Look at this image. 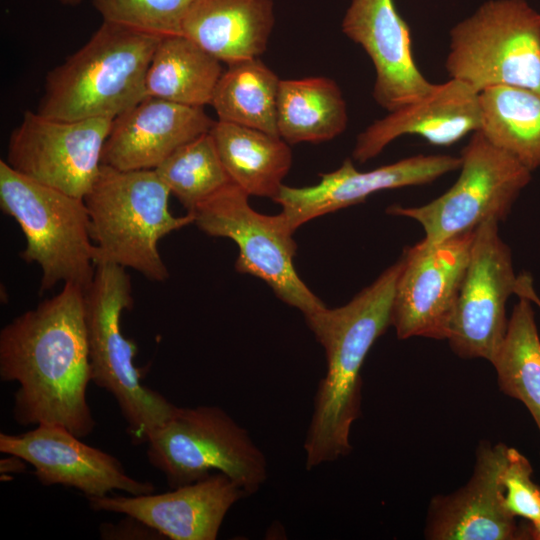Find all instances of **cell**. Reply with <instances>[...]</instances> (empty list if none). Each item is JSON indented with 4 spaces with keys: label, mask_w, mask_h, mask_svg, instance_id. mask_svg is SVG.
Wrapping results in <instances>:
<instances>
[{
    "label": "cell",
    "mask_w": 540,
    "mask_h": 540,
    "mask_svg": "<svg viewBox=\"0 0 540 540\" xmlns=\"http://www.w3.org/2000/svg\"><path fill=\"white\" fill-rule=\"evenodd\" d=\"M170 190L155 169L120 170L101 165L85 195L95 263L130 268L154 282H164L168 269L158 249L169 233L192 224L187 212L174 216Z\"/></svg>",
    "instance_id": "4"
},
{
    "label": "cell",
    "mask_w": 540,
    "mask_h": 540,
    "mask_svg": "<svg viewBox=\"0 0 540 540\" xmlns=\"http://www.w3.org/2000/svg\"><path fill=\"white\" fill-rule=\"evenodd\" d=\"M473 235L471 231L405 250L391 311V326L399 339L447 340Z\"/></svg>",
    "instance_id": "13"
},
{
    "label": "cell",
    "mask_w": 540,
    "mask_h": 540,
    "mask_svg": "<svg viewBox=\"0 0 540 540\" xmlns=\"http://www.w3.org/2000/svg\"><path fill=\"white\" fill-rule=\"evenodd\" d=\"M479 95L482 109L479 131L530 171L540 168V93L521 87L495 86Z\"/></svg>",
    "instance_id": "25"
},
{
    "label": "cell",
    "mask_w": 540,
    "mask_h": 540,
    "mask_svg": "<svg viewBox=\"0 0 540 540\" xmlns=\"http://www.w3.org/2000/svg\"><path fill=\"white\" fill-rule=\"evenodd\" d=\"M6 455H8V457H4L0 460L1 474L21 473L25 471L27 463L25 460L16 455Z\"/></svg>",
    "instance_id": "33"
},
{
    "label": "cell",
    "mask_w": 540,
    "mask_h": 540,
    "mask_svg": "<svg viewBox=\"0 0 540 540\" xmlns=\"http://www.w3.org/2000/svg\"><path fill=\"white\" fill-rule=\"evenodd\" d=\"M507 446L481 442L469 481L432 498L424 535L430 540H517L518 525L503 502Z\"/></svg>",
    "instance_id": "18"
},
{
    "label": "cell",
    "mask_w": 540,
    "mask_h": 540,
    "mask_svg": "<svg viewBox=\"0 0 540 540\" xmlns=\"http://www.w3.org/2000/svg\"><path fill=\"white\" fill-rule=\"evenodd\" d=\"M347 124V105L333 79L314 76L280 80L277 130L287 143L329 141L342 134Z\"/></svg>",
    "instance_id": "23"
},
{
    "label": "cell",
    "mask_w": 540,
    "mask_h": 540,
    "mask_svg": "<svg viewBox=\"0 0 540 540\" xmlns=\"http://www.w3.org/2000/svg\"><path fill=\"white\" fill-rule=\"evenodd\" d=\"M460 164V156L419 154L362 172L347 158L335 171L320 174L316 185L283 184L274 201L295 231L317 217L362 203L378 191L432 183L458 170Z\"/></svg>",
    "instance_id": "15"
},
{
    "label": "cell",
    "mask_w": 540,
    "mask_h": 540,
    "mask_svg": "<svg viewBox=\"0 0 540 540\" xmlns=\"http://www.w3.org/2000/svg\"><path fill=\"white\" fill-rule=\"evenodd\" d=\"M445 69L476 92L514 86L540 93V13L525 0H489L450 30Z\"/></svg>",
    "instance_id": "7"
},
{
    "label": "cell",
    "mask_w": 540,
    "mask_h": 540,
    "mask_svg": "<svg viewBox=\"0 0 540 540\" xmlns=\"http://www.w3.org/2000/svg\"><path fill=\"white\" fill-rule=\"evenodd\" d=\"M160 38L103 22L46 76L37 113L65 121L114 119L147 96L146 74Z\"/></svg>",
    "instance_id": "3"
},
{
    "label": "cell",
    "mask_w": 540,
    "mask_h": 540,
    "mask_svg": "<svg viewBox=\"0 0 540 540\" xmlns=\"http://www.w3.org/2000/svg\"><path fill=\"white\" fill-rule=\"evenodd\" d=\"M193 0H92L103 22L166 38L182 35V25Z\"/></svg>",
    "instance_id": "29"
},
{
    "label": "cell",
    "mask_w": 540,
    "mask_h": 540,
    "mask_svg": "<svg viewBox=\"0 0 540 540\" xmlns=\"http://www.w3.org/2000/svg\"><path fill=\"white\" fill-rule=\"evenodd\" d=\"M0 208L26 240L20 257L41 269L40 292L74 283L84 290L96 269L90 217L83 198L35 181L0 160Z\"/></svg>",
    "instance_id": "6"
},
{
    "label": "cell",
    "mask_w": 540,
    "mask_h": 540,
    "mask_svg": "<svg viewBox=\"0 0 540 540\" xmlns=\"http://www.w3.org/2000/svg\"><path fill=\"white\" fill-rule=\"evenodd\" d=\"M246 491L232 478L214 472L161 494L88 497L95 511L125 514L172 540H215L230 508Z\"/></svg>",
    "instance_id": "16"
},
{
    "label": "cell",
    "mask_w": 540,
    "mask_h": 540,
    "mask_svg": "<svg viewBox=\"0 0 540 540\" xmlns=\"http://www.w3.org/2000/svg\"><path fill=\"white\" fill-rule=\"evenodd\" d=\"M341 29L371 59L376 74L372 96L388 112L421 99L435 87L415 62L409 26L393 0H352Z\"/></svg>",
    "instance_id": "17"
},
{
    "label": "cell",
    "mask_w": 540,
    "mask_h": 540,
    "mask_svg": "<svg viewBox=\"0 0 540 540\" xmlns=\"http://www.w3.org/2000/svg\"><path fill=\"white\" fill-rule=\"evenodd\" d=\"M82 0H59L63 5L75 6L78 5Z\"/></svg>",
    "instance_id": "35"
},
{
    "label": "cell",
    "mask_w": 540,
    "mask_h": 540,
    "mask_svg": "<svg viewBox=\"0 0 540 540\" xmlns=\"http://www.w3.org/2000/svg\"><path fill=\"white\" fill-rule=\"evenodd\" d=\"M460 160V174L445 193L421 206L390 205L386 210L418 222L423 246L474 231L491 219L505 220L531 180L532 171L479 130L471 134Z\"/></svg>",
    "instance_id": "9"
},
{
    "label": "cell",
    "mask_w": 540,
    "mask_h": 540,
    "mask_svg": "<svg viewBox=\"0 0 540 540\" xmlns=\"http://www.w3.org/2000/svg\"><path fill=\"white\" fill-rule=\"evenodd\" d=\"M203 108L146 97L113 119L102 164L120 170L157 168L179 147L210 132L215 121Z\"/></svg>",
    "instance_id": "20"
},
{
    "label": "cell",
    "mask_w": 540,
    "mask_h": 540,
    "mask_svg": "<svg viewBox=\"0 0 540 540\" xmlns=\"http://www.w3.org/2000/svg\"><path fill=\"white\" fill-rule=\"evenodd\" d=\"M480 95L466 83L450 78L435 84L421 99L375 120L356 139L352 158L364 163L403 135H417L436 146L452 145L481 128Z\"/></svg>",
    "instance_id": "19"
},
{
    "label": "cell",
    "mask_w": 540,
    "mask_h": 540,
    "mask_svg": "<svg viewBox=\"0 0 540 540\" xmlns=\"http://www.w3.org/2000/svg\"><path fill=\"white\" fill-rule=\"evenodd\" d=\"M103 539H163L164 537L155 529L137 520L127 518L117 524H102L99 527Z\"/></svg>",
    "instance_id": "31"
},
{
    "label": "cell",
    "mask_w": 540,
    "mask_h": 540,
    "mask_svg": "<svg viewBox=\"0 0 540 540\" xmlns=\"http://www.w3.org/2000/svg\"><path fill=\"white\" fill-rule=\"evenodd\" d=\"M133 305L126 269L112 263L96 264L94 277L84 290L92 381L114 397L132 441L144 443L178 407L141 382V372L134 364L136 343L121 330L122 313Z\"/></svg>",
    "instance_id": "5"
},
{
    "label": "cell",
    "mask_w": 540,
    "mask_h": 540,
    "mask_svg": "<svg viewBox=\"0 0 540 540\" xmlns=\"http://www.w3.org/2000/svg\"><path fill=\"white\" fill-rule=\"evenodd\" d=\"M518 297L491 364L501 391L524 404L540 432V337L532 302Z\"/></svg>",
    "instance_id": "27"
},
{
    "label": "cell",
    "mask_w": 540,
    "mask_h": 540,
    "mask_svg": "<svg viewBox=\"0 0 540 540\" xmlns=\"http://www.w3.org/2000/svg\"><path fill=\"white\" fill-rule=\"evenodd\" d=\"M274 22L272 0H193L182 35L228 65L263 54Z\"/></svg>",
    "instance_id": "21"
},
{
    "label": "cell",
    "mask_w": 540,
    "mask_h": 540,
    "mask_svg": "<svg viewBox=\"0 0 540 540\" xmlns=\"http://www.w3.org/2000/svg\"><path fill=\"white\" fill-rule=\"evenodd\" d=\"M0 379L17 382L13 417L22 426L57 424L77 437L96 422L87 402L92 381L84 289L63 284L56 295L0 331Z\"/></svg>",
    "instance_id": "1"
},
{
    "label": "cell",
    "mask_w": 540,
    "mask_h": 540,
    "mask_svg": "<svg viewBox=\"0 0 540 540\" xmlns=\"http://www.w3.org/2000/svg\"><path fill=\"white\" fill-rule=\"evenodd\" d=\"M517 540H540V520L537 522L524 520L518 526Z\"/></svg>",
    "instance_id": "34"
},
{
    "label": "cell",
    "mask_w": 540,
    "mask_h": 540,
    "mask_svg": "<svg viewBox=\"0 0 540 540\" xmlns=\"http://www.w3.org/2000/svg\"><path fill=\"white\" fill-rule=\"evenodd\" d=\"M112 123L111 118L57 120L27 110L10 134L5 161L24 176L84 198L101 168Z\"/></svg>",
    "instance_id": "11"
},
{
    "label": "cell",
    "mask_w": 540,
    "mask_h": 540,
    "mask_svg": "<svg viewBox=\"0 0 540 540\" xmlns=\"http://www.w3.org/2000/svg\"><path fill=\"white\" fill-rule=\"evenodd\" d=\"M146 443L149 463L172 489L221 472L250 495L267 479L265 455L220 407H178Z\"/></svg>",
    "instance_id": "8"
},
{
    "label": "cell",
    "mask_w": 540,
    "mask_h": 540,
    "mask_svg": "<svg viewBox=\"0 0 540 540\" xmlns=\"http://www.w3.org/2000/svg\"><path fill=\"white\" fill-rule=\"evenodd\" d=\"M248 197L230 183L189 213L202 232L236 243L238 272L262 279L280 300L304 315L325 307L296 272L295 231L286 216L261 214L250 206Z\"/></svg>",
    "instance_id": "10"
},
{
    "label": "cell",
    "mask_w": 540,
    "mask_h": 540,
    "mask_svg": "<svg viewBox=\"0 0 540 540\" xmlns=\"http://www.w3.org/2000/svg\"><path fill=\"white\" fill-rule=\"evenodd\" d=\"M221 61L184 35L159 40L146 74L148 97L204 107L223 74Z\"/></svg>",
    "instance_id": "24"
},
{
    "label": "cell",
    "mask_w": 540,
    "mask_h": 540,
    "mask_svg": "<svg viewBox=\"0 0 540 540\" xmlns=\"http://www.w3.org/2000/svg\"><path fill=\"white\" fill-rule=\"evenodd\" d=\"M499 222L491 219L474 230L468 266L458 295L447 341L461 358L489 362L508 325L506 304L515 294L517 276Z\"/></svg>",
    "instance_id": "12"
},
{
    "label": "cell",
    "mask_w": 540,
    "mask_h": 540,
    "mask_svg": "<svg viewBox=\"0 0 540 540\" xmlns=\"http://www.w3.org/2000/svg\"><path fill=\"white\" fill-rule=\"evenodd\" d=\"M0 451L30 464L42 485L72 487L87 498L113 490L129 495L155 492L152 483L130 477L116 457L85 444L61 425L40 424L22 434L2 432Z\"/></svg>",
    "instance_id": "14"
},
{
    "label": "cell",
    "mask_w": 540,
    "mask_h": 540,
    "mask_svg": "<svg viewBox=\"0 0 540 540\" xmlns=\"http://www.w3.org/2000/svg\"><path fill=\"white\" fill-rule=\"evenodd\" d=\"M210 134L233 184L246 194L274 200L289 172L293 155L279 136L215 121Z\"/></svg>",
    "instance_id": "22"
},
{
    "label": "cell",
    "mask_w": 540,
    "mask_h": 540,
    "mask_svg": "<svg viewBox=\"0 0 540 540\" xmlns=\"http://www.w3.org/2000/svg\"><path fill=\"white\" fill-rule=\"evenodd\" d=\"M155 171L187 212L232 183L210 132L179 147Z\"/></svg>",
    "instance_id": "28"
},
{
    "label": "cell",
    "mask_w": 540,
    "mask_h": 540,
    "mask_svg": "<svg viewBox=\"0 0 540 540\" xmlns=\"http://www.w3.org/2000/svg\"><path fill=\"white\" fill-rule=\"evenodd\" d=\"M515 294L528 298L531 302H534L540 307V298L537 296L533 288V281L529 274L524 273L518 276Z\"/></svg>",
    "instance_id": "32"
},
{
    "label": "cell",
    "mask_w": 540,
    "mask_h": 540,
    "mask_svg": "<svg viewBox=\"0 0 540 540\" xmlns=\"http://www.w3.org/2000/svg\"><path fill=\"white\" fill-rule=\"evenodd\" d=\"M401 258L352 300L304 315L326 356L304 441L307 470L348 455L350 432L361 413V368L375 341L391 326Z\"/></svg>",
    "instance_id": "2"
},
{
    "label": "cell",
    "mask_w": 540,
    "mask_h": 540,
    "mask_svg": "<svg viewBox=\"0 0 540 540\" xmlns=\"http://www.w3.org/2000/svg\"><path fill=\"white\" fill-rule=\"evenodd\" d=\"M280 80L259 57L228 64L210 105L219 121L279 136L277 94Z\"/></svg>",
    "instance_id": "26"
},
{
    "label": "cell",
    "mask_w": 540,
    "mask_h": 540,
    "mask_svg": "<svg viewBox=\"0 0 540 540\" xmlns=\"http://www.w3.org/2000/svg\"><path fill=\"white\" fill-rule=\"evenodd\" d=\"M529 460L517 449L507 448L501 475L503 502L508 512L528 522L540 520V486L532 479Z\"/></svg>",
    "instance_id": "30"
}]
</instances>
